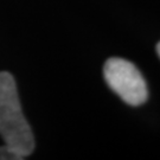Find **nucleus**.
I'll use <instances>...</instances> for the list:
<instances>
[{
	"label": "nucleus",
	"instance_id": "4",
	"mask_svg": "<svg viewBox=\"0 0 160 160\" xmlns=\"http://www.w3.org/2000/svg\"><path fill=\"white\" fill-rule=\"evenodd\" d=\"M157 51H158V55H159L160 57V42L158 43V45H157Z\"/></svg>",
	"mask_w": 160,
	"mask_h": 160
},
{
	"label": "nucleus",
	"instance_id": "3",
	"mask_svg": "<svg viewBox=\"0 0 160 160\" xmlns=\"http://www.w3.org/2000/svg\"><path fill=\"white\" fill-rule=\"evenodd\" d=\"M25 159L13 148L8 147L7 145L0 146V160H23Z\"/></svg>",
	"mask_w": 160,
	"mask_h": 160
},
{
	"label": "nucleus",
	"instance_id": "2",
	"mask_svg": "<svg viewBox=\"0 0 160 160\" xmlns=\"http://www.w3.org/2000/svg\"><path fill=\"white\" fill-rule=\"evenodd\" d=\"M106 82L129 106H140L148 97L145 78L138 68L123 58H109L104 64Z\"/></svg>",
	"mask_w": 160,
	"mask_h": 160
},
{
	"label": "nucleus",
	"instance_id": "1",
	"mask_svg": "<svg viewBox=\"0 0 160 160\" xmlns=\"http://www.w3.org/2000/svg\"><path fill=\"white\" fill-rule=\"evenodd\" d=\"M0 137L24 158L33 152V134L20 108L14 78L6 71L0 72Z\"/></svg>",
	"mask_w": 160,
	"mask_h": 160
}]
</instances>
